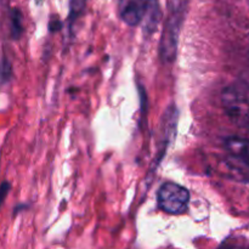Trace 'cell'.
<instances>
[{"label":"cell","instance_id":"1","mask_svg":"<svg viewBox=\"0 0 249 249\" xmlns=\"http://www.w3.org/2000/svg\"><path fill=\"white\" fill-rule=\"evenodd\" d=\"M224 109L235 124L249 130V77L226 88L221 95Z\"/></svg>","mask_w":249,"mask_h":249},{"label":"cell","instance_id":"2","mask_svg":"<svg viewBox=\"0 0 249 249\" xmlns=\"http://www.w3.org/2000/svg\"><path fill=\"white\" fill-rule=\"evenodd\" d=\"M187 2L189 0H172L170 2L169 15L160 40V57L164 63H172L175 60L178 40L186 12Z\"/></svg>","mask_w":249,"mask_h":249},{"label":"cell","instance_id":"3","mask_svg":"<svg viewBox=\"0 0 249 249\" xmlns=\"http://www.w3.org/2000/svg\"><path fill=\"white\" fill-rule=\"evenodd\" d=\"M118 11L122 21L131 27L140 24L147 17L156 24L158 18L157 0H121Z\"/></svg>","mask_w":249,"mask_h":249},{"label":"cell","instance_id":"4","mask_svg":"<svg viewBox=\"0 0 249 249\" xmlns=\"http://www.w3.org/2000/svg\"><path fill=\"white\" fill-rule=\"evenodd\" d=\"M189 202L190 192L175 182H164L157 192V203L160 209L172 215L185 213L189 207Z\"/></svg>","mask_w":249,"mask_h":249},{"label":"cell","instance_id":"5","mask_svg":"<svg viewBox=\"0 0 249 249\" xmlns=\"http://www.w3.org/2000/svg\"><path fill=\"white\" fill-rule=\"evenodd\" d=\"M224 147L228 153L229 169L243 179H249V139L229 138Z\"/></svg>","mask_w":249,"mask_h":249},{"label":"cell","instance_id":"6","mask_svg":"<svg viewBox=\"0 0 249 249\" xmlns=\"http://www.w3.org/2000/svg\"><path fill=\"white\" fill-rule=\"evenodd\" d=\"M87 0H71L70 1V21L71 24L74 21H77L80 17V15L84 12Z\"/></svg>","mask_w":249,"mask_h":249}]
</instances>
